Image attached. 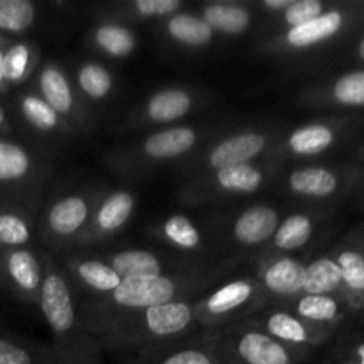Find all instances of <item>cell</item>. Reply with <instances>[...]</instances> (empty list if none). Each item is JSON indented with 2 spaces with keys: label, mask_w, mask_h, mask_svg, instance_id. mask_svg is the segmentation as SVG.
<instances>
[{
  "label": "cell",
  "mask_w": 364,
  "mask_h": 364,
  "mask_svg": "<svg viewBox=\"0 0 364 364\" xmlns=\"http://www.w3.org/2000/svg\"><path fill=\"white\" fill-rule=\"evenodd\" d=\"M174 297L173 281L164 276L128 277L114 290V301L124 308H153Z\"/></svg>",
  "instance_id": "cell-1"
},
{
  "label": "cell",
  "mask_w": 364,
  "mask_h": 364,
  "mask_svg": "<svg viewBox=\"0 0 364 364\" xmlns=\"http://www.w3.org/2000/svg\"><path fill=\"white\" fill-rule=\"evenodd\" d=\"M41 309L55 333H68L73 327L75 309L71 291L59 274H48L41 284Z\"/></svg>",
  "instance_id": "cell-2"
},
{
  "label": "cell",
  "mask_w": 364,
  "mask_h": 364,
  "mask_svg": "<svg viewBox=\"0 0 364 364\" xmlns=\"http://www.w3.org/2000/svg\"><path fill=\"white\" fill-rule=\"evenodd\" d=\"M267 139L262 134H240L226 139L210 153V166L213 169H228L233 166H242L258 156L265 149Z\"/></svg>",
  "instance_id": "cell-3"
},
{
  "label": "cell",
  "mask_w": 364,
  "mask_h": 364,
  "mask_svg": "<svg viewBox=\"0 0 364 364\" xmlns=\"http://www.w3.org/2000/svg\"><path fill=\"white\" fill-rule=\"evenodd\" d=\"M277 228H279V217L276 210L270 206H252L245 210L235 223V237L242 244H262L276 233Z\"/></svg>",
  "instance_id": "cell-4"
},
{
  "label": "cell",
  "mask_w": 364,
  "mask_h": 364,
  "mask_svg": "<svg viewBox=\"0 0 364 364\" xmlns=\"http://www.w3.org/2000/svg\"><path fill=\"white\" fill-rule=\"evenodd\" d=\"M237 354L245 364H291L287 348L262 333H247L238 340Z\"/></svg>",
  "instance_id": "cell-5"
},
{
  "label": "cell",
  "mask_w": 364,
  "mask_h": 364,
  "mask_svg": "<svg viewBox=\"0 0 364 364\" xmlns=\"http://www.w3.org/2000/svg\"><path fill=\"white\" fill-rule=\"evenodd\" d=\"M192 320V309L183 302H166L146 309L148 329L156 336H173L188 327Z\"/></svg>",
  "instance_id": "cell-6"
},
{
  "label": "cell",
  "mask_w": 364,
  "mask_h": 364,
  "mask_svg": "<svg viewBox=\"0 0 364 364\" xmlns=\"http://www.w3.org/2000/svg\"><path fill=\"white\" fill-rule=\"evenodd\" d=\"M194 144V130L187 127H176L149 135L144 142V151L151 159H176V156L185 155Z\"/></svg>",
  "instance_id": "cell-7"
},
{
  "label": "cell",
  "mask_w": 364,
  "mask_h": 364,
  "mask_svg": "<svg viewBox=\"0 0 364 364\" xmlns=\"http://www.w3.org/2000/svg\"><path fill=\"white\" fill-rule=\"evenodd\" d=\"M306 267L291 258L274 262L263 274V284L276 295H295L304 284Z\"/></svg>",
  "instance_id": "cell-8"
},
{
  "label": "cell",
  "mask_w": 364,
  "mask_h": 364,
  "mask_svg": "<svg viewBox=\"0 0 364 364\" xmlns=\"http://www.w3.org/2000/svg\"><path fill=\"white\" fill-rule=\"evenodd\" d=\"M341 23H343L341 14L338 11H329V13L320 14L318 18L308 21V23L290 28L287 34V41L297 48L316 45L318 41H323V39L336 34L341 28Z\"/></svg>",
  "instance_id": "cell-9"
},
{
  "label": "cell",
  "mask_w": 364,
  "mask_h": 364,
  "mask_svg": "<svg viewBox=\"0 0 364 364\" xmlns=\"http://www.w3.org/2000/svg\"><path fill=\"white\" fill-rule=\"evenodd\" d=\"M85 217H87V205H85L84 199L78 198V196H70V198L60 199L50 210V230L53 233L66 237V235L75 233L84 224Z\"/></svg>",
  "instance_id": "cell-10"
},
{
  "label": "cell",
  "mask_w": 364,
  "mask_h": 364,
  "mask_svg": "<svg viewBox=\"0 0 364 364\" xmlns=\"http://www.w3.org/2000/svg\"><path fill=\"white\" fill-rule=\"evenodd\" d=\"M192 100L188 92L180 89H166L153 95L148 102L149 119L156 123H167L183 117L191 110Z\"/></svg>",
  "instance_id": "cell-11"
},
{
  "label": "cell",
  "mask_w": 364,
  "mask_h": 364,
  "mask_svg": "<svg viewBox=\"0 0 364 364\" xmlns=\"http://www.w3.org/2000/svg\"><path fill=\"white\" fill-rule=\"evenodd\" d=\"M341 283L343 277L338 263L329 258H322L306 267L302 290L306 291V295H327L338 290Z\"/></svg>",
  "instance_id": "cell-12"
},
{
  "label": "cell",
  "mask_w": 364,
  "mask_h": 364,
  "mask_svg": "<svg viewBox=\"0 0 364 364\" xmlns=\"http://www.w3.org/2000/svg\"><path fill=\"white\" fill-rule=\"evenodd\" d=\"M290 187L297 194L326 198L336 191L338 180L331 171L323 167H308V169H299L291 173Z\"/></svg>",
  "instance_id": "cell-13"
},
{
  "label": "cell",
  "mask_w": 364,
  "mask_h": 364,
  "mask_svg": "<svg viewBox=\"0 0 364 364\" xmlns=\"http://www.w3.org/2000/svg\"><path fill=\"white\" fill-rule=\"evenodd\" d=\"M112 270L121 279H128V277L160 276L162 267H160L159 259L153 252L124 251L114 256Z\"/></svg>",
  "instance_id": "cell-14"
},
{
  "label": "cell",
  "mask_w": 364,
  "mask_h": 364,
  "mask_svg": "<svg viewBox=\"0 0 364 364\" xmlns=\"http://www.w3.org/2000/svg\"><path fill=\"white\" fill-rule=\"evenodd\" d=\"M203 20L210 25L212 31L226 32V34H240L251 23V16L244 7L228 6V4H212L205 7Z\"/></svg>",
  "instance_id": "cell-15"
},
{
  "label": "cell",
  "mask_w": 364,
  "mask_h": 364,
  "mask_svg": "<svg viewBox=\"0 0 364 364\" xmlns=\"http://www.w3.org/2000/svg\"><path fill=\"white\" fill-rule=\"evenodd\" d=\"M167 31L180 43L188 46H203L212 39L213 31L203 18L191 13L174 14L167 23Z\"/></svg>",
  "instance_id": "cell-16"
},
{
  "label": "cell",
  "mask_w": 364,
  "mask_h": 364,
  "mask_svg": "<svg viewBox=\"0 0 364 364\" xmlns=\"http://www.w3.org/2000/svg\"><path fill=\"white\" fill-rule=\"evenodd\" d=\"M39 85H41V92L43 96H45V102L48 103L55 112H70L71 105H73V95H71L70 84H68L63 71H59L53 66H48L41 73Z\"/></svg>",
  "instance_id": "cell-17"
},
{
  "label": "cell",
  "mask_w": 364,
  "mask_h": 364,
  "mask_svg": "<svg viewBox=\"0 0 364 364\" xmlns=\"http://www.w3.org/2000/svg\"><path fill=\"white\" fill-rule=\"evenodd\" d=\"M334 134L331 128L323 124H311V127H302L294 132L288 141L290 149L297 155H316L322 153L333 144Z\"/></svg>",
  "instance_id": "cell-18"
},
{
  "label": "cell",
  "mask_w": 364,
  "mask_h": 364,
  "mask_svg": "<svg viewBox=\"0 0 364 364\" xmlns=\"http://www.w3.org/2000/svg\"><path fill=\"white\" fill-rule=\"evenodd\" d=\"M7 272L14 283L25 291H34L41 283V270L38 259L28 251L11 252L7 259Z\"/></svg>",
  "instance_id": "cell-19"
},
{
  "label": "cell",
  "mask_w": 364,
  "mask_h": 364,
  "mask_svg": "<svg viewBox=\"0 0 364 364\" xmlns=\"http://www.w3.org/2000/svg\"><path fill=\"white\" fill-rule=\"evenodd\" d=\"M252 295V284L247 281H235V283L226 284L220 290H217L215 294L210 295V299L206 301V309L213 315H224V313H230L233 309L240 308L242 304L251 299Z\"/></svg>",
  "instance_id": "cell-20"
},
{
  "label": "cell",
  "mask_w": 364,
  "mask_h": 364,
  "mask_svg": "<svg viewBox=\"0 0 364 364\" xmlns=\"http://www.w3.org/2000/svg\"><path fill=\"white\" fill-rule=\"evenodd\" d=\"M135 199L128 192H114L105 199L98 212V226L103 231H114L123 226L134 210Z\"/></svg>",
  "instance_id": "cell-21"
},
{
  "label": "cell",
  "mask_w": 364,
  "mask_h": 364,
  "mask_svg": "<svg viewBox=\"0 0 364 364\" xmlns=\"http://www.w3.org/2000/svg\"><path fill=\"white\" fill-rule=\"evenodd\" d=\"M217 181L220 187L231 192H255L262 185L263 174L251 164H242L217 171Z\"/></svg>",
  "instance_id": "cell-22"
},
{
  "label": "cell",
  "mask_w": 364,
  "mask_h": 364,
  "mask_svg": "<svg viewBox=\"0 0 364 364\" xmlns=\"http://www.w3.org/2000/svg\"><path fill=\"white\" fill-rule=\"evenodd\" d=\"M311 220L306 215H291L281 224L276 230L274 244L276 247L284 249V251H294V249L302 247L311 237Z\"/></svg>",
  "instance_id": "cell-23"
},
{
  "label": "cell",
  "mask_w": 364,
  "mask_h": 364,
  "mask_svg": "<svg viewBox=\"0 0 364 364\" xmlns=\"http://www.w3.org/2000/svg\"><path fill=\"white\" fill-rule=\"evenodd\" d=\"M36 9L28 0H0V28L23 32L34 23Z\"/></svg>",
  "instance_id": "cell-24"
},
{
  "label": "cell",
  "mask_w": 364,
  "mask_h": 364,
  "mask_svg": "<svg viewBox=\"0 0 364 364\" xmlns=\"http://www.w3.org/2000/svg\"><path fill=\"white\" fill-rule=\"evenodd\" d=\"M31 160L27 151L13 142L0 141V181L20 180L27 174Z\"/></svg>",
  "instance_id": "cell-25"
},
{
  "label": "cell",
  "mask_w": 364,
  "mask_h": 364,
  "mask_svg": "<svg viewBox=\"0 0 364 364\" xmlns=\"http://www.w3.org/2000/svg\"><path fill=\"white\" fill-rule=\"evenodd\" d=\"M96 43L114 57H124L134 52L135 38L128 28L119 25H103L96 31Z\"/></svg>",
  "instance_id": "cell-26"
},
{
  "label": "cell",
  "mask_w": 364,
  "mask_h": 364,
  "mask_svg": "<svg viewBox=\"0 0 364 364\" xmlns=\"http://www.w3.org/2000/svg\"><path fill=\"white\" fill-rule=\"evenodd\" d=\"M267 329L272 334L274 340L288 341V343H304L308 341V331L294 316L287 313H274L267 320Z\"/></svg>",
  "instance_id": "cell-27"
},
{
  "label": "cell",
  "mask_w": 364,
  "mask_h": 364,
  "mask_svg": "<svg viewBox=\"0 0 364 364\" xmlns=\"http://www.w3.org/2000/svg\"><path fill=\"white\" fill-rule=\"evenodd\" d=\"M78 276L91 288L102 291H114L121 283V277L114 272L112 267H107L100 262L80 263L78 265Z\"/></svg>",
  "instance_id": "cell-28"
},
{
  "label": "cell",
  "mask_w": 364,
  "mask_h": 364,
  "mask_svg": "<svg viewBox=\"0 0 364 364\" xmlns=\"http://www.w3.org/2000/svg\"><path fill=\"white\" fill-rule=\"evenodd\" d=\"M78 84L91 98H103L112 89V77L100 64H85L78 71Z\"/></svg>",
  "instance_id": "cell-29"
},
{
  "label": "cell",
  "mask_w": 364,
  "mask_h": 364,
  "mask_svg": "<svg viewBox=\"0 0 364 364\" xmlns=\"http://www.w3.org/2000/svg\"><path fill=\"white\" fill-rule=\"evenodd\" d=\"M299 315L313 322H329L336 318L338 304L327 295H306L297 306Z\"/></svg>",
  "instance_id": "cell-30"
},
{
  "label": "cell",
  "mask_w": 364,
  "mask_h": 364,
  "mask_svg": "<svg viewBox=\"0 0 364 364\" xmlns=\"http://www.w3.org/2000/svg\"><path fill=\"white\" fill-rule=\"evenodd\" d=\"M164 233L173 244L183 249H194L199 244V231L183 215H173L164 226Z\"/></svg>",
  "instance_id": "cell-31"
},
{
  "label": "cell",
  "mask_w": 364,
  "mask_h": 364,
  "mask_svg": "<svg viewBox=\"0 0 364 364\" xmlns=\"http://www.w3.org/2000/svg\"><path fill=\"white\" fill-rule=\"evenodd\" d=\"M21 110L25 117L39 130H52L57 124V112L45 102L36 96H25L21 100Z\"/></svg>",
  "instance_id": "cell-32"
},
{
  "label": "cell",
  "mask_w": 364,
  "mask_h": 364,
  "mask_svg": "<svg viewBox=\"0 0 364 364\" xmlns=\"http://www.w3.org/2000/svg\"><path fill=\"white\" fill-rule=\"evenodd\" d=\"M334 96L345 105H364V71L340 78L334 85Z\"/></svg>",
  "instance_id": "cell-33"
},
{
  "label": "cell",
  "mask_w": 364,
  "mask_h": 364,
  "mask_svg": "<svg viewBox=\"0 0 364 364\" xmlns=\"http://www.w3.org/2000/svg\"><path fill=\"white\" fill-rule=\"evenodd\" d=\"M338 267L345 283L354 290H364V258L359 252L345 251L338 258Z\"/></svg>",
  "instance_id": "cell-34"
},
{
  "label": "cell",
  "mask_w": 364,
  "mask_h": 364,
  "mask_svg": "<svg viewBox=\"0 0 364 364\" xmlns=\"http://www.w3.org/2000/svg\"><path fill=\"white\" fill-rule=\"evenodd\" d=\"M28 226L14 213H0V244L21 245L28 240Z\"/></svg>",
  "instance_id": "cell-35"
},
{
  "label": "cell",
  "mask_w": 364,
  "mask_h": 364,
  "mask_svg": "<svg viewBox=\"0 0 364 364\" xmlns=\"http://www.w3.org/2000/svg\"><path fill=\"white\" fill-rule=\"evenodd\" d=\"M28 66V48L21 43L11 46L9 52L4 53V80L16 82L25 75Z\"/></svg>",
  "instance_id": "cell-36"
},
{
  "label": "cell",
  "mask_w": 364,
  "mask_h": 364,
  "mask_svg": "<svg viewBox=\"0 0 364 364\" xmlns=\"http://www.w3.org/2000/svg\"><path fill=\"white\" fill-rule=\"evenodd\" d=\"M322 9L323 7L318 0H295L284 13V20L294 28L318 18L322 14Z\"/></svg>",
  "instance_id": "cell-37"
},
{
  "label": "cell",
  "mask_w": 364,
  "mask_h": 364,
  "mask_svg": "<svg viewBox=\"0 0 364 364\" xmlns=\"http://www.w3.org/2000/svg\"><path fill=\"white\" fill-rule=\"evenodd\" d=\"M135 9L144 16H162V14H171L180 9L178 0H137Z\"/></svg>",
  "instance_id": "cell-38"
},
{
  "label": "cell",
  "mask_w": 364,
  "mask_h": 364,
  "mask_svg": "<svg viewBox=\"0 0 364 364\" xmlns=\"http://www.w3.org/2000/svg\"><path fill=\"white\" fill-rule=\"evenodd\" d=\"M0 364H34L25 348L0 338Z\"/></svg>",
  "instance_id": "cell-39"
},
{
  "label": "cell",
  "mask_w": 364,
  "mask_h": 364,
  "mask_svg": "<svg viewBox=\"0 0 364 364\" xmlns=\"http://www.w3.org/2000/svg\"><path fill=\"white\" fill-rule=\"evenodd\" d=\"M160 364H213V359L201 350H180Z\"/></svg>",
  "instance_id": "cell-40"
},
{
  "label": "cell",
  "mask_w": 364,
  "mask_h": 364,
  "mask_svg": "<svg viewBox=\"0 0 364 364\" xmlns=\"http://www.w3.org/2000/svg\"><path fill=\"white\" fill-rule=\"evenodd\" d=\"M295 0H265V6L270 9H288Z\"/></svg>",
  "instance_id": "cell-41"
},
{
  "label": "cell",
  "mask_w": 364,
  "mask_h": 364,
  "mask_svg": "<svg viewBox=\"0 0 364 364\" xmlns=\"http://www.w3.org/2000/svg\"><path fill=\"white\" fill-rule=\"evenodd\" d=\"M4 82V53L0 50V84Z\"/></svg>",
  "instance_id": "cell-42"
},
{
  "label": "cell",
  "mask_w": 364,
  "mask_h": 364,
  "mask_svg": "<svg viewBox=\"0 0 364 364\" xmlns=\"http://www.w3.org/2000/svg\"><path fill=\"white\" fill-rule=\"evenodd\" d=\"M358 358H359V364H364V343L359 345V348H358Z\"/></svg>",
  "instance_id": "cell-43"
},
{
  "label": "cell",
  "mask_w": 364,
  "mask_h": 364,
  "mask_svg": "<svg viewBox=\"0 0 364 364\" xmlns=\"http://www.w3.org/2000/svg\"><path fill=\"white\" fill-rule=\"evenodd\" d=\"M359 55H361V59L364 60V38H363L361 45H359Z\"/></svg>",
  "instance_id": "cell-44"
},
{
  "label": "cell",
  "mask_w": 364,
  "mask_h": 364,
  "mask_svg": "<svg viewBox=\"0 0 364 364\" xmlns=\"http://www.w3.org/2000/svg\"><path fill=\"white\" fill-rule=\"evenodd\" d=\"M4 121H6V112H4V109L0 107V124H2Z\"/></svg>",
  "instance_id": "cell-45"
}]
</instances>
